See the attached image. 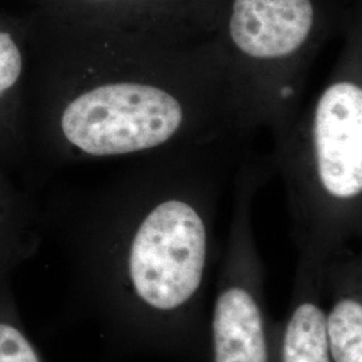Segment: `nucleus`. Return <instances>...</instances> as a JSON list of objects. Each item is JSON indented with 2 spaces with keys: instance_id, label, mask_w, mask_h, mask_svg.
Returning a JSON list of instances; mask_svg holds the SVG:
<instances>
[{
  "instance_id": "6e6552de",
  "label": "nucleus",
  "mask_w": 362,
  "mask_h": 362,
  "mask_svg": "<svg viewBox=\"0 0 362 362\" xmlns=\"http://www.w3.org/2000/svg\"><path fill=\"white\" fill-rule=\"evenodd\" d=\"M281 356L282 362H332L320 305L313 300L297 305L286 324Z\"/></svg>"
},
{
  "instance_id": "f257e3e1",
  "label": "nucleus",
  "mask_w": 362,
  "mask_h": 362,
  "mask_svg": "<svg viewBox=\"0 0 362 362\" xmlns=\"http://www.w3.org/2000/svg\"><path fill=\"white\" fill-rule=\"evenodd\" d=\"M28 115L49 165L137 160L248 137L218 40L188 43L33 10Z\"/></svg>"
},
{
  "instance_id": "9d476101",
  "label": "nucleus",
  "mask_w": 362,
  "mask_h": 362,
  "mask_svg": "<svg viewBox=\"0 0 362 362\" xmlns=\"http://www.w3.org/2000/svg\"><path fill=\"white\" fill-rule=\"evenodd\" d=\"M0 362H43L19 317L8 276H0Z\"/></svg>"
},
{
  "instance_id": "7ed1b4c3",
  "label": "nucleus",
  "mask_w": 362,
  "mask_h": 362,
  "mask_svg": "<svg viewBox=\"0 0 362 362\" xmlns=\"http://www.w3.org/2000/svg\"><path fill=\"white\" fill-rule=\"evenodd\" d=\"M303 242L311 251L339 245L360 223L362 202V58L345 52L324 88L275 143Z\"/></svg>"
},
{
  "instance_id": "f03ea898",
  "label": "nucleus",
  "mask_w": 362,
  "mask_h": 362,
  "mask_svg": "<svg viewBox=\"0 0 362 362\" xmlns=\"http://www.w3.org/2000/svg\"><path fill=\"white\" fill-rule=\"evenodd\" d=\"M236 145L129 160L71 216L74 252L107 297L157 314L187 306L209 252V204Z\"/></svg>"
},
{
  "instance_id": "1a4fd4ad",
  "label": "nucleus",
  "mask_w": 362,
  "mask_h": 362,
  "mask_svg": "<svg viewBox=\"0 0 362 362\" xmlns=\"http://www.w3.org/2000/svg\"><path fill=\"white\" fill-rule=\"evenodd\" d=\"M325 329L332 362H362L361 298H338L325 315Z\"/></svg>"
},
{
  "instance_id": "0eeeda50",
  "label": "nucleus",
  "mask_w": 362,
  "mask_h": 362,
  "mask_svg": "<svg viewBox=\"0 0 362 362\" xmlns=\"http://www.w3.org/2000/svg\"><path fill=\"white\" fill-rule=\"evenodd\" d=\"M43 212L0 167V276L30 258L43 231Z\"/></svg>"
},
{
  "instance_id": "20e7f679",
  "label": "nucleus",
  "mask_w": 362,
  "mask_h": 362,
  "mask_svg": "<svg viewBox=\"0 0 362 362\" xmlns=\"http://www.w3.org/2000/svg\"><path fill=\"white\" fill-rule=\"evenodd\" d=\"M315 31L314 0H233L218 43L248 136L266 129L276 143L296 121L317 59Z\"/></svg>"
},
{
  "instance_id": "423d86ee",
  "label": "nucleus",
  "mask_w": 362,
  "mask_h": 362,
  "mask_svg": "<svg viewBox=\"0 0 362 362\" xmlns=\"http://www.w3.org/2000/svg\"><path fill=\"white\" fill-rule=\"evenodd\" d=\"M214 362H269L263 313L254 293L242 284L220 291L212 317Z\"/></svg>"
},
{
  "instance_id": "39448f33",
  "label": "nucleus",
  "mask_w": 362,
  "mask_h": 362,
  "mask_svg": "<svg viewBox=\"0 0 362 362\" xmlns=\"http://www.w3.org/2000/svg\"><path fill=\"white\" fill-rule=\"evenodd\" d=\"M27 18L0 11V167L13 173L33 158L28 115Z\"/></svg>"
}]
</instances>
